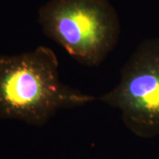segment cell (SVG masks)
<instances>
[{
  "mask_svg": "<svg viewBox=\"0 0 159 159\" xmlns=\"http://www.w3.org/2000/svg\"><path fill=\"white\" fill-rule=\"evenodd\" d=\"M44 34L81 64L99 66L118 43L120 24L108 0H49L39 11Z\"/></svg>",
  "mask_w": 159,
  "mask_h": 159,
  "instance_id": "7a4b0ae2",
  "label": "cell"
},
{
  "mask_svg": "<svg viewBox=\"0 0 159 159\" xmlns=\"http://www.w3.org/2000/svg\"><path fill=\"white\" fill-rule=\"evenodd\" d=\"M99 99L119 109L136 136H159V37L139 43L123 66L118 85Z\"/></svg>",
  "mask_w": 159,
  "mask_h": 159,
  "instance_id": "3957f363",
  "label": "cell"
},
{
  "mask_svg": "<svg viewBox=\"0 0 159 159\" xmlns=\"http://www.w3.org/2000/svg\"><path fill=\"white\" fill-rule=\"evenodd\" d=\"M58 66L54 52L44 46L22 54L0 55V119L41 126L60 109L94 100L63 84Z\"/></svg>",
  "mask_w": 159,
  "mask_h": 159,
  "instance_id": "6da1fadb",
  "label": "cell"
}]
</instances>
